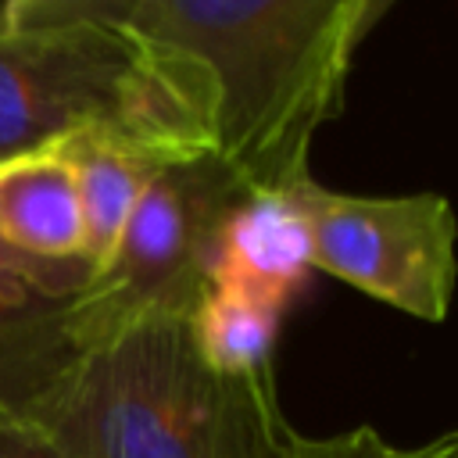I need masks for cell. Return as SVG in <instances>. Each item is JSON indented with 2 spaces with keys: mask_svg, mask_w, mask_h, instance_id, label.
Returning <instances> with one entry per match:
<instances>
[{
  "mask_svg": "<svg viewBox=\"0 0 458 458\" xmlns=\"http://www.w3.org/2000/svg\"><path fill=\"white\" fill-rule=\"evenodd\" d=\"M140 0H0L4 32H43V29H79L107 25L125 29Z\"/></svg>",
  "mask_w": 458,
  "mask_h": 458,
  "instance_id": "12",
  "label": "cell"
},
{
  "mask_svg": "<svg viewBox=\"0 0 458 458\" xmlns=\"http://www.w3.org/2000/svg\"><path fill=\"white\" fill-rule=\"evenodd\" d=\"M276 458H458V433H440L426 444H394L372 426L329 437H308L286 426Z\"/></svg>",
  "mask_w": 458,
  "mask_h": 458,
  "instance_id": "11",
  "label": "cell"
},
{
  "mask_svg": "<svg viewBox=\"0 0 458 458\" xmlns=\"http://www.w3.org/2000/svg\"><path fill=\"white\" fill-rule=\"evenodd\" d=\"M0 458H72V454L43 422L0 401Z\"/></svg>",
  "mask_w": 458,
  "mask_h": 458,
  "instance_id": "13",
  "label": "cell"
},
{
  "mask_svg": "<svg viewBox=\"0 0 458 458\" xmlns=\"http://www.w3.org/2000/svg\"><path fill=\"white\" fill-rule=\"evenodd\" d=\"M72 458H276L272 383L215 376L182 315H150L86 347L25 411Z\"/></svg>",
  "mask_w": 458,
  "mask_h": 458,
  "instance_id": "2",
  "label": "cell"
},
{
  "mask_svg": "<svg viewBox=\"0 0 458 458\" xmlns=\"http://www.w3.org/2000/svg\"><path fill=\"white\" fill-rule=\"evenodd\" d=\"M82 129L215 150L204 82L129 29H0V161Z\"/></svg>",
  "mask_w": 458,
  "mask_h": 458,
  "instance_id": "3",
  "label": "cell"
},
{
  "mask_svg": "<svg viewBox=\"0 0 458 458\" xmlns=\"http://www.w3.org/2000/svg\"><path fill=\"white\" fill-rule=\"evenodd\" d=\"M311 272V236L286 190H243L218 222L208 254V286H225L279 311L304 290Z\"/></svg>",
  "mask_w": 458,
  "mask_h": 458,
  "instance_id": "7",
  "label": "cell"
},
{
  "mask_svg": "<svg viewBox=\"0 0 458 458\" xmlns=\"http://www.w3.org/2000/svg\"><path fill=\"white\" fill-rule=\"evenodd\" d=\"M397 0H140L129 32L208 93L215 154L247 190L311 175L318 129L347 97L354 54Z\"/></svg>",
  "mask_w": 458,
  "mask_h": 458,
  "instance_id": "1",
  "label": "cell"
},
{
  "mask_svg": "<svg viewBox=\"0 0 458 458\" xmlns=\"http://www.w3.org/2000/svg\"><path fill=\"white\" fill-rule=\"evenodd\" d=\"M247 186L215 150L168 165L132 208L111 258L68 308V340L97 347L150 315H190L208 286V254Z\"/></svg>",
  "mask_w": 458,
  "mask_h": 458,
  "instance_id": "4",
  "label": "cell"
},
{
  "mask_svg": "<svg viewBox=\"0 0 458 458\" xmlns=\"http://www.w3.org/2000/svg\"><path fill=\"white\" fill-rule=\"evenodd\" d=\"M279 308L225 286H204L186 315V329L200 361L225 379L272 383V344Z\"/></svg>",
  "mask_w": 458,
  "mask_h": 458,
  "instance_id": "10",
  "label": "cell"
},
{
  "mask_svg": "<svg viewBox=\"0 0 458 458\" xmlns=\"http://www.w3.org/2000/svg\"><path fill=\"white\" fill-rule=\"evenodd\" d=\"M0 243L36 265L89 268L75 172L57 143L0 161Z\"/></svg>",
  "mask_w": 458,
  "mask_h": 458,
  "instance_id": "9",
  "label": "cell"
},
{
  "mask_svg": "<svg viewBox=\"0 0 458 458\" xmlns=\"http://www.w3.org/2000/svg\"><path fill=\"white\" fill-rule=\"evenodd\" d=\"M82 265H36L0 243V401L29 411L72 365L68 308L86 286Z\"/></svg>",
  "mask_w": 458,
  "mask_h": 458,
  "instance_id": "6",
  "label": "cell"
},
{
  "mask_svg": "<svg viewBox=\"0 0 458 458\" xmlns=\"http://www.w3.org/2000/svg\"><path fill=\"white\" fill-rule=\"evenodd\" d=\"M308 236L311 268L411 315L440 322L454 286V211L440 193H340L311 175L290 186Z\"/></svg>",
  "mask_w": 458,
  "mask_h": 458,
  "instance_id": "5",
  "label": "cell"
},
{
  "mask_svg": "<svg viewBox=\"0 0 458 458\" xmlns=\"http://www.w3.org/2000/svg\"><path fill=\"white\" fill-rule=\"evenodd\" d=\"M72 161L82 218H86V261L89 276L111 258L132 208L147 193V186L175 161L211 150V147H182L168 140H154L125 129H82L57 143Z\"/></svg>",
  "mask_w": 458,
  "mask_h": 458,
  "instance_id": "8",
  "label": "cell"
}]
</instances>
